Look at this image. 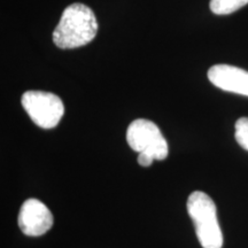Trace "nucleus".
I'll return each instance as SVG.
<instances>
[{"label":"nucleus","instance_id":"nucleus-4","mask_svg":"<svg viewBox=\"0 0 248 248\" xmlns=\"http://www.w3.org/2000/svg\"><path fill=\"white\" fill-rule=\"evenodd\" d=\"M126 141L133 151L146 153L154 160H164L168 156V142L159 126L145 119L135 120L126 131Z\"/></svg>","mask_w":248,"mask_h":248},{"label":"nucleus","instance_id":"nucleus-8","mask_svg":"<svg viewBox=\"0 0 248 248\" xmlns=\"http://www.w3.org/2000/svg\"><path fill=\"white\" fill-rule=\"evenodd\" d=\"M234 137L238 144L248 151V117H240L235 122Z\"/></svg>","mask_w":248,"mask_h":248},{"label":"nucleus","instance_id":"nucleus-2","mask_svg":"<svg viewBox=\"0 0 248 248\" xmlns=\"http://www.w3.org/2000/svg\"><path fill=\"white\" fill-rule=\"evenodd\" d=\"M187 213L202 248H222L223 233L212 198L201 191H194L187 199Z\"/></svg>","mask_w":248,"mask_h":248},{"label":"nucleus","instance_id":"nucleus-5","mask_svg":"<svg viewBox=\"0 0 248 248\" xmlns=\"http://www.w3.org/2000/svg\"><path fill=\"white\" fill-rule=\"evenodd\" d=\"M17 223L21 231L29 237H39L53 225V215L44 202L38 199H28L21 206Z\"/></svg>","mask_w":248,"mask_h":248},{"label":"nucleus","instance_id":"nucleus-9","mask_svg":"<svg viewBox=\"0 0 248 248\" xmlns=\"http://www.w3.org/2000/svg\"><path fill=\"white\" fill-rule=\"evenodd\" d=\"M154 159L146 153H139L138 156V163L140 164L141 167H150L152 163H153Z\"/></svg>","mask_w":248,"mask_h":248},{"label":"nucleus","instance_id":"nucleus-7","mask_svg":"<svg viewBox=\"0 0 248 248\" xmlns=\"http://www.w3.org/2000/svg\"><path fill=\"white\" fill-rule=\"evenodd\" d=\"M248 4V0H210V11L216 15L234 13Z\"/></svg>","mask_w":248,"mask_h":248},{"label":"nucleus","instance_id":"nucleus-3","mask_svg":"<svg viewBox=\"0 0 248 248\" xmlns=\"http://www.w3.org/2000/svg\"><path fill=\"white\" fill-rule=\"evenodd\" d=\"M21 102L32 122L43 129L55 128L64 114L63 102L53 93L27 91Z\"/></svg>","mask_w":248,"mask_h":248},{"label":"nucleus","instance_id":"nucleus-1","mask_svg":"<svg viewBox=\"0 0 248 248\" xmlns=\"http://www.w3.org/2000/svg\"><path fill=\"white\" fill-rule=\"evenodd\" d=\"M97 32V17L92 9L77 2L63 11L53 31V42L60 48H76L91 43Z\"/></svg>","mask_w":248,"mask_h":248},{"label":"nucleus","instance_id":"nucleus-6","mask_svg":"<svg viewBox=\"0 0 248 248\" xmlns=\"http://www.w3.org/2000/svg\"><path fill=\"white\" fill-rule=\"evenodd\" d=\"M212 84L224 91L248 97V71L229 64H216L208 70Z\"/></svg>","mask_w":248,"mask_h":248}]
</instances>
